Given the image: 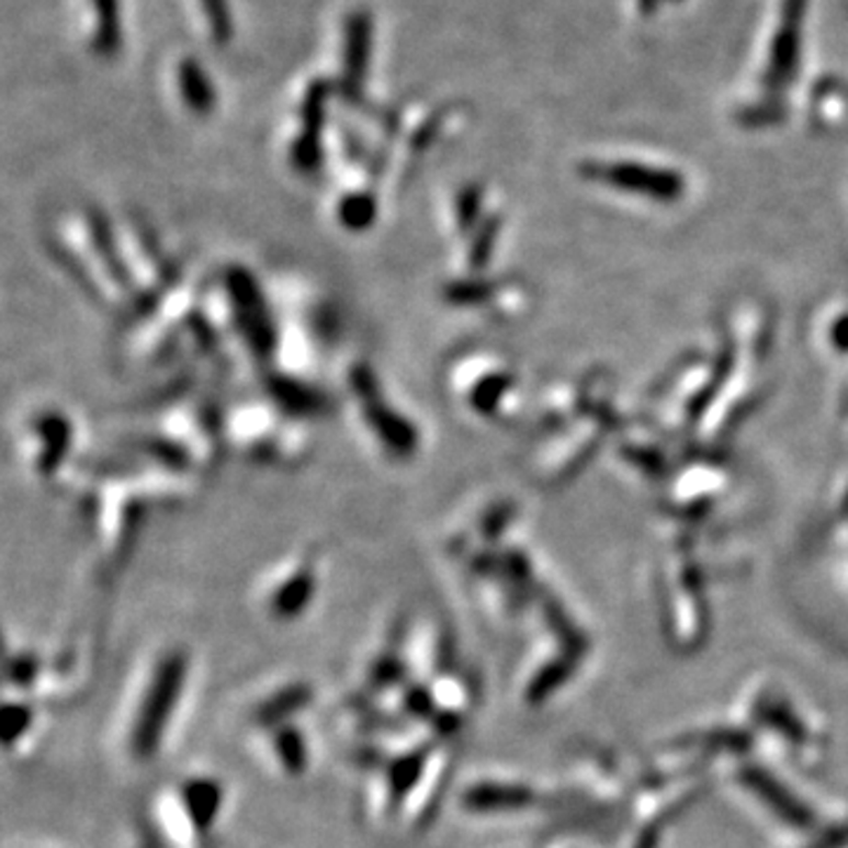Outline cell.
I'll return each instance as SVG.
<instances>
[{"label": "cell", "mask_w": 848, "mask_h": 848, "mask_svg": "<svg viewBox=\"0 0 848 848\" xmlns=\"http://www.w3.org/2000/svg\"><path fill=\"white\" fill-rule=\"evenodd\" d=\"M47 250L100 312L127 326L135 318V297L123 264L116 222L92 205L61 213L47 231Z\"/></svg>", "instance_id": "1"}, {"label": "cell", "mask_w": 848, "mask_h": 848, "mask_svg": "<svg viewBox=\"0 0 848 848\" xmlns=\"http://www.w3.org/2000/svg\"><path fill=\"white\" fill-rule=\"evenodd\" d=\"M338 396L357 434L377 457L406 465L420 455L425 443L420 420L398 402L371 359L357 354L344 361Z\"/></svg>", "instance_id": "2"}, {"label": "cell", "mask_w": 848, "mask_h": 848, "mask_svg": "<svg viewBox=\"0 0 848 848\" xmlns=\"http://www.w3.org/2000/svg\"><path fill=\"white\" fill-rule=\"evenodd\" d=\"M224 429L229 453L269 470H295L314 451L312 422L283 410L264 394L227 406Z\"/></svg>", "instance_id": "3"}, {"label": "cell", "mask_w": 848, "mask_h": 848, "mask_svg": "<svg viewBox=\"0 0 848 848\" xmlns=\"http://www.w3.org/2000/svg\"><path fill=\"white\" fill-rule=\"evenodd\" d=\"M81 425L61 406L31 408L18 425L22 470L45 488H71L88 460L81 457Z\"/></svg>", "instance_id": "4"}, {"label": "cell", "mask_w": 848, "mask_h": 848, "mask_svg": "<svg viewBox=\"0 0 848 848\" xmlns=\"http://www.w3.org/2000/svg\"><path fill=\"white\" fill-rule=\"evenodd\" d=\"M114 222L123 264L133 287L137 318L149 307H154L158 299L166 297L172 287L184 281L189 274L182 267L180 255L170 248L166 236L158 231L149 219L127 213Z\"/></svg>", "instance_id": "5"}, {"label": "cell", "mask_w": 848, "mask_h": 848, "mask_svg": "<svg viewBox=\"0 0 848 848\" xmlns=\"http://www.w3.org/2000/svg\"><path fill=\"white\" fill-rule=\"evenodd\" d=\"M326 568L324 550L304 545L281 556L260 580L258 595L264 611L279 622H293L309 611Z\"/></svg>", "instance_id": "6"}, {"label": "cell", "mask_w": 848, "mask_h": 848, "mask_svg": "<svg viewBox=\"0 0 848 848\" xmlns=\"http://www.w3.org/2000/svg\"><path fill=\"white\" fill-rule=\"evenodd\" d=\"M186 675V655L180 651L166 653L154 669V679L147 691V700L142 702L139 719L135 726V751L139 757H151L158 747L166 719L172 712L174 702L182 691Z\"/></svg>", "instance_id": "7"}, {"label": "cell", "mask_w": 848, "mask_h": 848, "mask_svg": "<svg viewBox=\"0 0 848 848\" xmlns=\"http://www.w3.org/2000/svg\"><path fill=\"white\" fill-rule=\"evenodd\" d=\"M219 788L211 780H196L186 785L184 790V802H186V813L191 815V823L199 832H207V827L213 825L217 809H219Z\"/></svg>", "instance_id": "8"}, {"label": "cell", "mask_w": 848, "mask_h": 848, "mask_svg": "<svg viewBox=\"0 0 848 848\" xmlns=\"http://www.w3.org/2000/svg\"><path fill=\"white\" fill-rule=\"evenodd\" d=\"M276 751L279 759L291 768V771L297 776L299 768H304V759H307V749H304V738L293 731L285 728L281 735H276Z\"/></svg>", "instance_id": "9"}, {"label": "cell", "mask_w": 848, "mask_h": 848, "mask_svg": "<svg viewBox=\"0 0 848 848\" xmlns=\"http://www.w3.org/2000/svg\"><path fill=\"white\" fill-rule=\"evenodd\" d=\"M5 722H14V724H18V726H14L8 735H5V743L10 745L14 738H20V735L26 731V726H29V710L26 708H8L5 710Z\"/></svg>", "instance_id": "10"}]
</instances>
